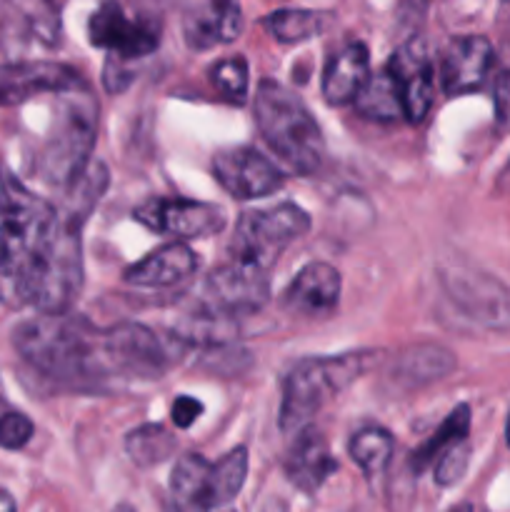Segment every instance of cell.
<instances>
[{
	"instance_id": "obj_1",
	"label": "cell",
	"mask_w": 510,
	"mask_h": 512,
	"mask_svg": "<svg viewBox=\"0 0 510 512\" xmlns=\"http://www.w3.org/2000/svg\"><path fill=\"white\" fill-rule=\"evenodd\" d=\"M85 220L0 173V303L68 313L83 288Z\"/></svg>"
},
{
	"instance_id": "obj_2",
	"label": "cell",
	"mask_w": 510,
	"mask_h": 512,
	"mask_svg": "<svg viewBox=\"0 0 510 512\" xmlns=\"http://www.w3.org/2000/svg\"><path fill=\"white\" fill-rule=\"evenodd\" d=\"M13 345L35 373L58 383L83 385L113 375L105 330L78 315L38 313L13 330Z\"/></svg>"
},
{
	"instance_id": "obj_3",
	"label": "cell",
	"mask_w": 510,
	"mask_h": 512,
	"mask_svg": "<svg viewBox=\"0 0 510 512\" xmlns=\"http://www.w3.org/2000/svg\"><path fill=\"white\" fill-rule=\"evenodd\" d=\"M378 355V350H353L330 358H308L295 365L283 385L280 430L293 438L300 430L310 428L315 415L330 400L375 368Z\"/></svg>"
},
{
	"instance_id": "obj_4",
	"label": "cell",
	"mask_w": 510,
	"mask_h": 512,
	"mask_svg": "<svg viewBox=\"0 0 510 512\" xmlns=\"http://www.w3.org/2000/svg\"><path fill=\"white\" fill-rule=\"evenodd\" d=\"M255 125L265 143L300 175L323 165L325 138L308 105L275 80H260L255 90Z\"/></svg>"
},
{
	"instance_id": "obj_5",
	"label": "cell",
	"mask_w": 510,
	"mask_h": 512,
	"mask_svg": "<svg viewBox=\"0 0 510 512\" xmlns=\"http://www.w3.org/2000/svg\"><path fill=\"white\" fill-rule=\"evenodd\" d=\"M58 108V123L40 155V175L53 188L68 190L90 165L98 130V103L85 88L68 90Z\"/></svg>"
},
{
	"instance_id": "obj_6",
	"label": "cell",
	"mask_w": 510,
	"mask_h": 512,
	"mask_svg": "<svg viewBox=\"0 0 510 512\" xmlns=\"http://www.w3.org/2000/svg\"><path fill=\"white\" fill-rule=\"evenodd\" d=\"M310 230V215L300 205L283 203L240 215L230 240V258L268 273L280 253Z\"/></svg>"
},
{
	"instance_id": "obj_7",
	"label": "cell",
	"mask_w": 510,
	"mask_h": 512,
	"mask_svg": "<svg viewBox=\"0 0 510 512\" xmlns=\"http://www.w3.org/2000/svg\"><path fill=\"white\" fill-rule=\"evenodd\" d=\"M440 285L455 310L475 325L495 333L510 330V288L503 280L483 270L453 263L440 268Z\"/></svg>"
},
{
	"instance_id": "obj_8",
	"label": "cell",
	"mask_w": 510,
	"mask_h": 512,
	"mask_svg": "<svg viewBox=\"0 0 510 512\" xmlns=\"http://www.w3.org/2000/svg\"><path fill=\"white\" fill-rule=\"evenodd\" d=\"M185 345L175 335L173 343L155 335V330L140 323H118L105 328L110 373L125 378H160L175 363V348Z\"/></svg>"
},
{
	"instance_id": "obj_9",
	"label": "cell",
	"mask_w": 510,
	"mask_h": 512,
	"mask_svg": "<svg viewBox=\"0 0 510 512\" xmlns=\"http://www.w3.org/2000/svg\"><path fill=\"white\" fill-rule=\"evenodd\" d=\"M270 300L268 273L230 258L208 275L203 288V313L215 318H238L255 313Z\"/></svg>"
},
{
	"instance_id": "obj_10",
	"label": "cell",
	"mask_w": 510,
	"mask_h": 512,
	"mask_svg": "<svg viewBox=\"0 0 510 512\" xmlns=\"http://www.w3.org/2000/svg\"><path fill=\"white\" fill-rule=\"evenodd\" d=\"M90 43L123 60L145 58L160 43V30L153 23L130 18L118 0H103L88 20Z\"/></svg>"
},
{
	"instance_id": "obj_11",
	"label": "cell",
	"mask_w": 510,
	"mask_h": 512,
	"mask_svg": "<svg viewBox=\"0 0 510 512\" xmlns=\"http://www.w3.org/2000/svg\"><path fill=\"white\" fill-rule=\"evenodd\" d=\"M133 218L155 233L180 240L208 238L225 228V213L218 205L185 198H153L135 208Z\"/></svg>"
},
{
	"instance_id": "obj_12",
	"label": "cell",
	"mask_w": 510,
	"mask_h": 512,
	"mask_svg": "<svg viewBox=\"0 0 510 512\" xmlns=\"http://www.w3.org/2000/svg\"><path fill=\"white\" fill-rule=\"evenodd\" d=\"M388 75L393 78L395 90L403 105V118L408 123H420L428 115L435 95V75L430 63L428 48L423 38H410L390 55L385 65Z\"/></svg>"
},
{
	"instance_id": "obj_13",
	"label": "cell",
	"mask_w": 510,
	"mask_h": 512,
	"mask_svg": "<svg viewBox=\"0 0 510 512\" xmlns=\"http://www.w3.org/2000/svg\"><path fill=\"white\" fill-rule=\"evenodd\" d=\"M213 175L220 188L235 200H255L275 193L283 185V173L255 148H225L213 155Z\"/></svg>"
},
{
	"instance_id": "obj_14",
	"label": "cell",
	"mask_w": 510,
	"mask_h": 512,
	"mask_svg": "<svg viewBox=\"0 0 510 512\" xmlns=\"http://www.w3.org/2000/svg\"><path fill=\"white\" fill-rule=\"evenodd\" d=\"M85 88L78 70L53 60H15L0 65V108L20 105L40 93H68Z\"/></svg>"
},
{
	"instance_id": "obj_15",
	"label": "cell",
	"mask_w": 510,
	"mask_h": 512,
	"mask_svg": "<svg viewBox=\"0 0 510 512\" xmlns=\"http://www.w3.org/2000/svg\"><path fill=\"white\" fill-rule=\"evenodd\" d=\"M495 50L483 35H463L450 40L440 60V83L448 95H465L480 90L490 78Z\"/></svg>"
},
{
	"instance_id": "obj_16",
	"label": "cell",
	"mask_w": 510,
	"mask_h": 512,
	"mask_svg": "<svg viewBox=\"0 0 510 512\" xmlns=\"http://www.w3.org/2000/svg\"><path fill=\"white\" fill-rule=\"evenodd\" d=\"M243 30L238 0H183V35L188 48L210 50L233 43Z\"/></svg>"
},
{
	"instance_id": "obj_17",
	"label": "cell",
	"mask_w": 510,
	"mask_h": 512,
	"mask_svg": "<svg viewBox=\"0 0 510 512\" xmlns=\"http://www.w3.org/2000/svg\"><path fill=\"white\" fill-rule=\"evenodd\" d=\"M3 35L15 48H58L60 13L55 0H3Z\"/></svg>"
},
{
	"instance_id": "obj_18",
	"label": "cell",
	"mask_w": 510,
	"mask_h": 512,
	"mask_svg": "<svg viewBox=\"0 0 510 512\" xmlns=\"http://www.w3.org/2000/svg\"><path fill=\"white\" fill-rule=\"evenodd\" d=\"M340 303V273L330 263H308L283 295L285 310L303 318H325Z\"/></svg>"
},
{
	"instance_id": "obj_19",
	"label": "cell",
	"mask_w": 510,
	"mask_h": 512,
	"mask_svg": "<svg viewBox=\"0 0 510 512\" xmlns=\"http://www.w3.org/2000/svg\"><path fill=\"white\" fill-rule=\"evenodd\" d=\"M195 268H198V258H195V253L188 245L168 243L163 248L153 250L150 255H145L135 265H130L125 270L123 280L133 285V288L163 290L188 280L195 273Z\"/></svg>"
},
{
	"instance_id": "obj_20",
	"label": "cell",
	"mask_w": 510,
	"mask_h": 512,
	"mask_svg": "<svg viewBox=\"0 0 510 512\" xmlns=\"http://www.w3.org/2000/svg\"><path fill=\"white\" fill-rule=\"evenodd\" d=\"M335 470H338V460L330 455L328 440L318 430L305 428L293 435V445L285 458V473L295 488L303 493H315Z\"/></svg>"
},
{
	"instance_id": "obj_21",
	"label": "cell",
	"mask_w": 510,
	"mask_h": 512,
	"mask_svg": "<svg viewBox=\"0 0 510 512\" xmlns=\"http://www.w3.org/2000/svg\"><path fill=\"white\" fill-rule=\"evenodd\" d=\"M213 463L198 453H188L170 473V512H213Z\"/></svg>"
},
{
	"instance_id": "obj_22",
	"label": "cell",
	"mask_w": 510,
	"mask_h": 512,
	"mask_svg": "<svg viewBox=\"0 0 510 512\" xmlns=\"http://www.w3.org/2000/svg\"><path fill=\"white\" fill-rule=\"evenodd\" d=\"M455 370V355L438 343H415L400 350L390 368V378L403 388H425L448 378Z\"/></svg>"
},
{
	"instance_id": "obj_23",
	"label": "cell",
	"mask_w": 510,
	"mask_h": 512,
	"mask_svg": "<svg viewBox=\"0 0 510 512\" xmlns=\"http://www.w3.org/2000/svg\"><path fill=\"white\" fill-rule=\"evenodd\" d=\"M370 78V53L365 43H348L328 60L323 95L330 105H348L358 98Z\"/></svg>"
},
{
	"instance_id": "obj_24",
	"label": "cell",
	"mask_w": 510,
	"mask_h": 512,
	"mask_svg": "<svg viewBox=\"0 0 510 512\" xmlns=\"http://www.w3.org/2000/svg\"><path fill=\"white\" fill-rule=\"evenodd\" d=\"M333 23V13L328 10H275L263 20L265 30L273 35L278 43L293 45L303 43V40L318 38L320 33L330 28Z\"/></svg>"
},
{
	"instance_id": "obj_25",
	"label": "cell",
	"mask_w": 510,
	"mask_h": 512,
	"mask_svg": "<svg viewBox=\"0 0 510 512\" xmlns=\"http://www.w3.org/2000/svg\"><path fill=\"white\" fill-rule=\"evenodd\" d=\"M468 433H470V408L468 405H458V408H455L453 413L440 423V428L435 430V433L430 435V438L413 453L410 465H413L415 473L428 470L430 465L440 458V453H445L450 445L468 438Z\"/></svg>"
},
{
	"instance_id": "obj_26",
	"label": "cell",
	"mask_w": 510,
	"mask_h": 512,
	"mask_svg": "<svg viewBox=\"0 0 510 512\" xmlns=\"http://www.w3.org/2000/svg\"><path fill=\"white\" fill-rule=\"evenodd\" d=\"M125 453L138 468H153L175 453V435L158 423L140 425L125 438Z\"/></svg>"
},
{
	"instance_id": "obj_27",
	"label": "cell",
	"mask_w": 510,
	"mask_h": 512,
	"mask_svg": "<svg viewBox=\"0 0 510 512\" xmlns=\"http://www.w3.org/2000/svg\"><path fill=\"white\" fill-rule=\"evenodd\" d=\"M353 103H355V110L370 120H383V123H390V120L403 118L400 95L398 90H395V83L388 75V70H383V73L378 75H370L368 83L363 85V90H360L358 98H355Z\"/></svg>"
},
{
	"instance_id": "obj_28",
	"label": "cell",
	"mask_w": 510,
	"mask_h": 512,
	"mask_svg": "<svg viewBox=\"0 0 510 512\" xmlns=\"http://www.w3.org/2000/svg\"><path fill=\"white\" fill-rule=\"evenodd\" d=\"M393 435L383 428H363L350 438L348 453L368 478L383 473L393 458Z\"/></svg>"
},
{
	"instance_id": "obj_29",
	"label": "cell",
	"mask_w": 510,
	"mask_h": 512,
	"mask_svg": "<svg viewBox=\"0 0 510 512\" xmlns=\"http://www.w3.org/2000/svg\"><path fill=\"white\" fill-rule=\"evenodd\" d=\"M245 478H248V450L235 448L228 455L213 463L210 483H213V500L215 508H223L235 495L243 490Z\"/></svg>"
},
{
	"instance_id": "obj_30",
	"label": "cell",
	"mask_w": 510,
	"mask_h": 512,
	"mask_svg": "<svg viewBox=\"0 0 510 512\" xmlns=\"http://www.w3.org/2000/svg\"><path fill=\"white\" fill-rule=\"evenodd\" d=\"M210 83H213L215 90H218V93H223L225 98L243 103L245 95H248V85H250L248 60H245L243 55L218 60V63L210 68Z\"/></svg>"
},
{
	"instance_id": "obj_31",
	"label": "cell",
	"mask_w": 510,
	"mask_h": 512,
	"mask_svg": "<svg viewBox=\"0 0 510 512\" xmlns=\"http://www.w3.org/2000/svg\"><path fill=\"white\" fill-rule=\"evenodd\" d=\"M493 103H495V118L500 125H510V43L495 53L493 70Z\"/></svg>"
},
{
	"instance_id": "obj_32",
	"label": "cell",
	"mask_w": 510,
	"mask_h": 512,
	"mask_svg": "<svg viewBox=\"0 0 510 512\" xmlns=\"http://www.w3.org/2000/svg\"><path fill=\"white\" fill-rule=\"evenodd\" d=\"M470 463V445L468 438L460 440V443L450 445L445 453H440V458L435 460V483L443 485V488H450V485L458 483L465 475Z\"/></svg>"
},
{
	"instance_id": "obj_33",
	"label": "cell",
	"mask_w": 510,
	"mask_h": 512,
	"mask_svg": "<svg viewBox=\"0 0 510 512\" xmlns=\"http://www.w3.org/2000/svg\"><path fill=\"white\" fill-rule=\"evenodd\" d=\"M33 420L18 410H5L0 415V448L3 450H20L33 438Z\"/></svg>"
},
{
	"instance_id": "obj_34",
	"label": "cell",
	"mask_w": 510,
	"mask_h": 512,
	"mask_svg": "<svg viewBox=\"0 0 510 512\" xmlns=\"http://www.w3.org/2000/svg\"><path fill=\"white\" fill-rule=\"evenodd\" d=\"M123 63H128V60L118 58V55H108V60H105L103 85L108 93H123V90L135 80V70L125 68Z\"/></svg>"
},
{
	"instance_id": "obj_35",
	"label": "cell",
	"mask_w": 510,
	"mask_h": 512,
	"mask_svg": "<svg viewBox=\"0 0 510 512\" xmlns=\"http://www.w3.org/2000/svg\"><path fill=\"white\" fill-rule=\"evenodd\" d=\"M200 413H203V403L190 398V395H180V398H175V403L170 405V418H173L175 428L180 430L190 428V425L200 418Z\"/></svg>"
},
{
	"instance_id": "obj_36",
	"label": "cell",
	"mask_w": 510,
	"mask_h": 512,
	"mask_svg": "<svg viewBox=\"0 0 510 512\" xmlns=\"http://www.w3.org/2000/svg\"><path fill=\"white\" fill-rule=\"evenodd\" d=\"M430 3L433 0H403V10H408V13H423Z\"/></svg>"
},
{
	"instance_id": "obj_37",
	"label": "cell",
	"mask_w": 510,
	"mask_h": 512,
	"mask_svg": "<svg viewBox=\"0 0 510 512\" xmlns=\"http://www.w3.org/2000/svg\"><path fill=\"white\" fill-rule=\"evenodd\" d=\"M498 193H510V163L505 165V170H503V173H500Z\"/></svg>"
},
{
	"instance_id": "obj_38",
	"label": "cell",
	"mask_w": 510,
	"mask_h": 512,
	"mask_svg": "<svg viewBox=\"0 0 510 512\" xmlns=\"http://www.w3.org/2000/svg\"><path fill=\"white\" fill-rule=\"evenodd\" d=\"M0 512H15V500L5 490H0Z\"/></svg>"
},
{
	"instance_id": "obj_39",
	"label": "cell",
	"mask_w": 510,
	"mask_h": 512,
	"mask_svg": "<svg viewBox=\"0 0 510 512\" xmlns=\"http://www.w3.org/2000/svg\"><path fill=\"white\" fill-rule=\"evenodd\" d=\"M453 512H473V508H470L468 503H463V505H458V508H455Z\"/></svg>"
},
{
	"instance_id": "obj_40",
	"label": "cell",
	"mask_w": 510,
	"mask_h": 512,
	"mask_svg": "<svg viewBox=\"0 0 510 512\" xmlns=\"http://www.w3.org/2000/svg\"><path fill=\"white\" fill-rule=\"evenodd\" d=\"M5 410H8V403H5V400H3V398H0V415H3V413H5Z\"/></svg>"
},
{
	"instance_id": "obj_41",
	"label": "cell",
	"mask_w": 510,
	"mask_h": 512,
	"mask_svg": "<svg viewBox=\"0 0 510 512\" xmlns=\"http://www.w3.org/2000/svg\"><path fill=\"white\" fill-rule=\"evenodd\" d=\"M115 512H135V510H133V508H128V505H120V508L115 510Z\"/></svg>"
},
{
	"instance_id": "obj_42",
	"label": "cell",
	"mask_w": 510,
	"mask_h": 512,
	"mask_svg": "<svg viewBox=\"0 0 510 512\" xmlns=\"http://www.w3.org/2000/svg\"><path fill=\"white\" fill-rule=\"evenodd\" d=\"M505 438H508V445H510V420H508V430H505Z\"/></svg>"
},
{
	"instance_id": "obj_43",
	"label": "cell",
	"mask_w": 510,
	"mask_h": 512,
	"mask_svg": "<svg viewBox=\"0 0 510 512\" xmlns=\"http://www.w3.org/2000/svg\"><path fill=\"white\" fill-rule=\"evenodd\" d=\"M270 512H285V510H280V508H273Z\"/></svg>"
},
{
	"instance_id": "obj_44",
	"label": "cell",
	"mask_w": 510,
	"mask_h": 512,
	"mask_svg": "<svg viewBox=\"0 0 510 512\" xmlns=\"http://www.w3.org/2000/svg\"><path fill=\"white\" fill-rule=\"evenodd\" d=\"M225 512H233V510H225Z\"/></svg>"
}]
</instances>
